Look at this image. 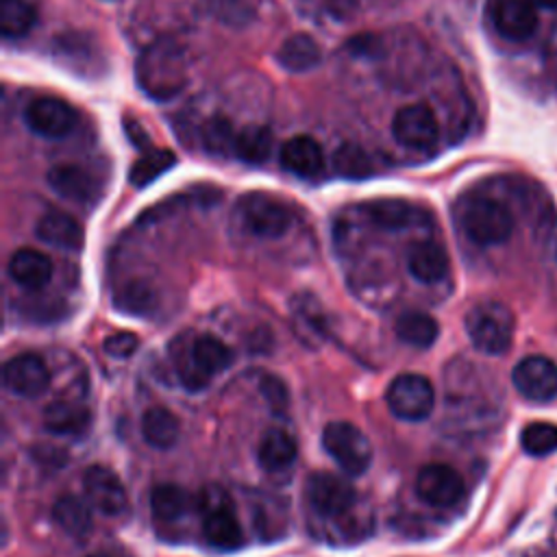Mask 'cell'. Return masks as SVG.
<instances>
[{
  "label": "cell",
  "mask_w": 557,
  "mask_h": 557,
  "mask_svg": "<svg viewBox=\"0 0 557 557\" xmlns=\"http://www.w3.org/2000/svg\"><path fill=\"white\" fill-rule=\"evenodd\" d=\"M135 78L148 98H174L187 83V57L183 46L172 37H159L148 44L135 63Z\"/></svg>",
  "instance_id": "6da1fadb"
},
{
  "label": "cell",
  "mask_w": 557,
  "mask_h": 557,
  "mask_svg": "<svg viewBox=\"0 0 557 557\" xmlns=\"http://www.w3.org/2000/svg\"><path fill=\"white\" fill-rule=\"evenodd\" d=\"M172 361L183 387L189 392H200L209 385L211 376L231 366L233 352L215 335L202 333L191 339H174Z\"/></svg>",
  "instance_id": "7a4b0ae2"
},
{
  "label": "cell",
  "mask_w": 557,
  "mask_h": 557,
  "mask_svg": "<svg viewBox=\"0 0 557 557\" xmlns=\"http://www.w3.org/2000/svg\"><path fill=\"white\" fill-rule=\"evenodd\" d=\"M455 220L463 235L479 246H496L513 233L511 209L487 194H466L455 205Z\"/></svg>",
  "instance_id": "3957f363"
},
{
  "label": "cell",
  "mask_w": 557,
  "mask_h": 557,
  "mask_svg": "<svg viewBox=\"0 0 557 557\" xmlns=\"http://www.w3.org/2000/svg\"><path fill=\"white\" fill-rule=\"evenodd\" d=\"M305 498L315 516L331 524H352L366 531V522L359 520L357 490L348 479L333 472H313L305 483Z\"/></svg>",
  "instance_id": "277c9868"
},
{
  "label": "cell",
  "mask_w": 557,
  "mask_h": 557,
  "mask_svg": "<svg viewBox=\"0 0 557 557\" xmlns=\"http://www.w3.org/2000/svg\"><path fill=\"white\" fill-rule=\"evenodd\" d=\"M472 346L485 355H503L513 339V313L500 300H481L472 305L463 320Z\"/></svg>",
  "instance_id": "5b68a950"
},
{
  "label": "cell",
  "mask_w": 557,
  "mask_h": 557,
  "mask_svg": "<svg viewBox=\"0 0 557 557\" xmlns=\"http://www.w3.org/2000/svg\"><path fill=\"white\" fill-rule=\"evenodd\" d=\"M200 518H202V533L209 544L218 548H237L244 542V531L233 509L231 496L218 487L209 485L200 492L196 503Z\"/></svg>",
  "instance_id": "8992f818"
},
{
  "label": "cell",
  "mask_w": 557,
  "mask_h": 557,
  "mask_svg": "<svg viewBox=\"0 0 557 557\" xmlns=\"http://www.w3.org/2000/svg\"><path fill=\"white\" fill-rule=\"evenodd\" d=\"M322 446L348 476L363 474L372 463L370 440L350 422L337 420L326 424L322 431Z\"/></svg>",
  "instance_id": "52a82bcc"
},
{
  "label": "cell",
  "mask_w": 557,
  "mask_h": 557,
  "mask_svg": "<svg viewBox=\"0 0 557 557\" xmlns=\"http://www.w3.org/2000/svg\"><path fill=\"white\" fill-rule=\"evenodd\" d=\"M235 211L242 226L263 239L281 237L292 226V211L287 205L263 191H250L242 196Z\"/></svg>",
  "instance_id": "ba28073f"
},
{
  "label": "cell",
  "mask_w": 557,
  "mask_h": 557,
  "mask_svg": "<svg viewBox=\"0 0 557 557\" xmlns=\"http://www.w3.org/2000/svg\"><path fill=\"white\" fill-rule=\"evenodd\" d=\"M385 400L389 411L396 418L407 422H418L433 411L435 389L426 376L416 372H405L389 383L385 392Z\"/></svg>",
  "instance_id": "9c48e42d"
},
{
  "label": "cell",
  "mask_w": 557,
  "mask_h": 557,
  "mask_svg": "<svg viewBox=\"0 0 557 557\" xmlns=\"http://www.w3.org/2000/svg\"><path fill=\"white\" fill-rule=\"evenodd\" d=\"M76 109L54 96H39L24 109V124L30 133L44 139L67 137L76 128Z\"/></svg>",
  "instance_id": "30bf717a"
},
{
  "label": "cell",
  "mask_w": 557,
  "mask_h": 557,
  "mask_svg": "<svg viewBox=\"0 0 557 557\" xmlns=\"http://www.w3.org/2000/svg\"><path fill=\"white\" fill-rule=\"evenodd\" d=\"M516 392L531 403H550L557 398V363L544 355L522 357L511 370Z\"/></svg>",
  "instance_id": "8fae6325"
},
{
  "label": "cell",
  "mask_w": 557,
  "mask_h": 557,
  "mask_svg": "<svg viewBox=\"0 0 557 557\" xmlns=\"http://www.w3.org/2000/svg\"><path fill=\"white\" fill-rule=\"evenodd\" d=\"M392 133L398 144L409 150H429L440 137L435 113L426 104H407L396 111Z\"/></svg>",
  "instance_id": "7c38bea8"
},
{
  "label": "cell",
  "mask_w": 557,
  "mask_h": 557,
  "mask_svg": "<svg viewBox=\"0 0 557 557\" xmlns=\"http://www.w3.org/2000/svg\"><path fill=\"white\" fill-rule=\"evenodd\" d=\"M83 492L89 505L104 516H122L128 509L126 487L107 466H89L83 474Z\"/></svg>",
  "instance_id": "4fadbf2b"
},
{
  "label": "cell",
  "mask_w": 557,
  "mask_h": 557,
  "mask_svg": "<svg viewBox=\"0 0 557 557\" xmlns=\"http://www.w3.org/2000/svg\"><path fill=\"white\" fill-rule=\"evenodd\" d=\"M2 383L15 396L35 398L48 389L50 368L39 355L22 352L4 363Z\"/></svg>",
  "instance_id": "5bb4252c"
},
{
  "label": "cell",
  "mask_w": 557,
  "mask_h": 557,
  "mask_svg": "<svg viewBox=\"0 0 557 557\" xmlns=\"http://www.w3.org/2000/svg\"><path fill=\"white\" fill-rule=\"evenodd\" d=\"M416 494L431 507H453L463 496V479L446 463H429L416 476Z\"/></svg>",
  "instance_id": "9a60e30c"
},
{
  "label": "cell",
  "mask_w": 557,
  "mask_h": 557,
  "mask_svg": "<svg viewBox=\"0 0 557 557\" xmlns=\"http://www.w3.org/2000/svg\"><path fill=\"white\" fill-rule=\"evenodd\" d=\"M490 17L498 35L511 41L529 39L537 28V13L529 0H494Z\"/></svg>",
  "instance_id": "2e32d148"
},
{
  "label": "cell",
  "mask_w": 557,
  "mask_h": 557,
  "mask_svg": "<svg viewBox=\"0 0 557 557\" xmlns=\"http://www.w3.org/2000/svg\"><path fill=\"white\" fill-rule=\"evenodd\" d=\"M278 161L283 170L300 178H318L326 168L322 146L309 135L289 137L278 150Z\"/></svg>",
  "instance_id": "e0dca14e"
},
{
  "label": "cell",
  "mask_w": 557,
  "mask_h": 557,
  "mask_svg": "<svg viewBox=\"0 0 557 557\" xmlns=\"http://www.w3.org/2000/svg\"><path fill=\"white\" fill-rule=\"evenodd\" d=\"M48 185L67 200L74 202H91L100 196L98 178L74 163H59L48 172Z\"/></svg>",
  "instance_id": "ac0fdd59"
},
{
  "label": "cell",
  "mask_w": 557,
  "mask_h": 557,
  "mask_svg": "<svg viewBox=\"0 0 557 557\" xmlns=\"http://www.w3.org/2000/svg\"><path fill=\"white\" fill-rule=\"evenodd\" d=\"M407 270L420 283H437L448 274V252L431 239L413 242L407 248Z\"/></svg>",
  "instance_id": "d6986e66"
},
{
  "label": "cell",
  "mask_w": 557,
  "mask_h": 557,
  "mask_svg": "<svg viewBox=\"0 0 557 557\" xmlns=\"http://www.w3.org/2000/svg\"><path fill=\"white\" fill-rule=\"evenodd\" d=\"M35 233L41 242L63 250H81L85 242L83 226L65 211L44 213L35 226Z\"/></svg>",
  "instance_id": "ffe728a7"
},
{
  "label": "cell",
  "mask_w": 557,
  "mask_h": 557,
  "mask_svg": "<svg viewBox=\"0 0 557 557\" xmlns=\"http://www.w3.org/2000/svg\"><path fill=\"white\" fill-rule=\"evenodd\" d=\"M363 213L368 220L385 231H400L411 224H418L422 218V211L413 207L407 200L400 198H379L363 207Z\"/></svg>",
  "instance_id": "44dd1931"
},
{
  "label": "cell",
  "mask_w": 557,
  "mask_h": 557,
  "mask_svg": "<svg viewBox=\"0 0 557 557\" xmlns=\"http://www.w3.org/2000/svg\"><path fill=\"white\" fill-rule=\"evenodd\" d=\"M9 276L26 289H39L52 276V261L35 248H20L9 259Z\"/></svg>",
  "instance_id": "7402d4cb"
},
{
  "label": "cell",
  "mask_w": 557,
  "mask_h": 557,
  "mask_svg": "<svg viewBox=\"0 0 557 557\" xmlns=\"http://www.w3.org/2000/svg\"><path fill=\"white\" fill-rule=\"evenodd\" d=\"M91 411L72 400H57L44 411V426L54 435H81L89 429Z\"/></svg>",
  "instance_id": "603a6c76"
},
{
  "label": "cell",
  "mask_w": 557,
  "mask_h": 557,
  "mask_svg": "<svg viewBox=\"0 0 557 557\" xmlns=\"http://www.w3.org/2000/svg\"><path fill=\"white\" fill-rule=\"evenodd\" d=\"M276 61L287 72H309L322 61V48L311 35L294 33L276 50Z\"/></svg>",
  "instance_id": "cb8c5ba5"
},
{
  "label": "cell",
  "mask_w": 557,
  "mask_h": 557,
  "mask_svg": "<svg viewBox=\"0 0 557 557\" xmlns=\"http://www.w3.org/2000/svg\"><path fill=\"white\" fill-rule=\"evenodd\" d=\"M296 453V440L287 431L270 429L259 442L257 459L265 472H283L294 463Z\"/></svg>",
  "instance_id": "d4e9b609"
},
{
  "label": "cell",
  "mask_w": 557,
  "mask_h": 557,
  "mask_svg": "<svg viewBox=\"0 0 557 557\" xmlns=\"http://www.w3.org/2000/svg\"><path fill=\"white\" fill-rule=\"evenodd\" d=\"M150 509L157 520L172 524L189 516V511L194 509V500L187 490L172 483H163L152 490Z\"/></svg>",
  "instance_id": "484cf974"
},
{
  "label": "cell",
  "mask_w": 557,
  "mask_h": 557,
  "mask_svg": "<svg viewBox=\"0 0 557 557\" xmlns=\"http://www.w3.org/2000/svg\"><path fill=\"white\" fill-rule=\"evenodd\" d=\"M274 150V135L268 126L261 124H250L246 128H242L235 137V146H233V154L250 165H261L270 159Z\"/></svg>",
  "instance_id": "4316f807"
},
{
  "label": "cell",
  "mask_w": 557,
  "mask_h": 557,
  "mask_svg": "<svg viewBox=\"0 0 557 557\" xmlns=\"http://www.w3.org/2000/svg\"><path fill=\"white\" fill-rule=\"evenodd\" d=\"M178 433H181L178 420L165 407H150L141 416V435L152 448H159V450L172 448L178 440Z\"/></svg>",
  "instance_id": "83f0119b"
},
{
  "label": "cell",
  "mask_w": 557,
  "mask_h": 557,
  "mask_svg": "<svg viewBox=\"0 0 557 557\" xmlns=\"http://www.w3.org/2000/svg\"><path fill=\"white\" fill-rule=\"evenodd\" d=\"M89 500L72 496V494H63L57 498V503L52 505V518L54 522L70 535L74 537H83L89 533L91 529V509L87 505Z\"/></svg>",
  "instance_id": "f1b7e54d"
},
{
  "label": "cell",
  "mask_w": 557,
  "mask_h": 557,
  "mask_svg": "<svg viewBox=\"0 0 557 557\" xmlns=\"http://www.w3.org/2000/svg\"><path fill=\"white\" fill-rule=\"evenodd\" d=\"M394 331L400 342H405L413 348H429L431 344H435V339L440 335V324L429 313L407 311L396 320Z\"/></svg>",
  "instance_id": "f546056e"
},
{
  "label": "cell",
  "mask_w": 557,
  "mask_h": 557,
  "mask_svg": "<svg viewBox=\"0 0 557 557\" xmlns=\"http://www.w3.org/2000/svg\"><path fill=\"white\" fill-rule=\"evenodd\" d=\"M174 163H176V157L172 150L148 146L131 165L128 181L133 187H146L152 181H157L161 174H165Z\"/></svg>",
  "instance_id": "4dcf8cb0"
},
{
  "label": "cell",
  "mask_w": 557,
  "mask_h": 557,
  "mask_svg": "<svg viewBox=\"0 0 557 557\" xmlns=\"http://www.w3.org/2000/svg\"><path fill=\"white\" fill-rule=\"evenodd\" d=\"M37 22V11L28 0H2L0 30L7 39L24 37Z\"/></svg>",
  "instance_id": "1f68e13d"
},
{
  "label": "cell",
  "mask_w": 557,
  "mask_h": 557,
  "mask_svg": "<svg viewBox=\"0 0 557 557\" xmlns=\"http://www.w3.org/2000/svg\"><path fill=\"white\" fill-rule=\"evenodd\" d=\"M200 9L231 28H244L255 20V9L248 0H198Z\"/></svg>",
  "instance_id": "d6a6232c"
},
{
  "label": "cell",
  "mask_w": 557,
  "mask_h": 557,
  "mask_svg": "<svg viewBox=\"0 0 557 557\" xmlns=\"http://www.w3.org/2000/svg\"><path fill=\"white\" fill-rule=\"evenodd\" d=\"M235 128L226 115L213 113L200 126V144L211 154H226L233 152L235 146Z\"/></svg>",
  "instance_id": "836d02e7"
},
{
  "label": "cell",
  "mask_w": 557,
  "mask_h": 557,
  "mask_svg": "<svg viewBox=\"0 0 557 557\" xmlns=\"http://www.w3.org/2000/svg\"><path fill=\"white\" fill-rule=\"evenodd\" d=\"M333 170L344 178H368L374 172L372 157L359 144H342L333 152Z\"/></svg>",
  "instance_id": "e575fe53"
},
{
  "label": "cell",
  "mask_w": 557,
  "mask_h": 557,
  "mask_svg": "<svg viewBox=\"0 0 557 557\" xmlns=\"http://www.w3.org/2000/svg\"><path fill=\"white\" fill-rule=\"evenodd\" d=\"M520 446L531 457H546L557 450V424L529 422L520 433Z\"/></svg>",
  "instance_id": "d590c367"
},
{
  "label": "cell",
  "mask_w": 557,
  "mask_h": 557,
  "mask_svg": "<svg viewBox=\"0 0 557 557\" xmlns=\"http://www.w3.org/2000/svg\"><path fill=\"white\" fill-rule=\"evenodd\" d=\"M139 346V339L135 333H128V331H120V333H113L109 335L104 342H102V348L104 352L111 357V359H128Z\"/></svg>",
  "instance_id": "8d00e7d4"
},
{
  "label": "cell",
  "mask_w": 557,
  "mask_h": 557,
  "mask_svg": "<svg viewBox=\"0 0 557 557\" xmlns=\"http://www.w3.org/2000/svg\"><path fill=\"white\" fill-rule=\"evenodd\" d=\"M261 392L265 396V400L270 403L272 411L274 413H283L287 409V403H289V394H287V387L281 379L276 376H263L261 381Z\"/></svg>",
  "instance_id": "74e56055"
},
{
  "label": "cell",
  "mask_w": 557,
  "mask_h": 557,
  "mask_svg": "<svg viewBox=\"0 0 557 557\" xmlns=\"http://www.w3.org/2000/svg\"><path fill=\"white\" fill-rule=\"evenodd\" d=\"M350 4H355V2H352V0H329V2H326V7H329V11H331V13H335V11H337V7H342L344 17L350 13Z\"/></svg>",
  "instance_id": "f35d334b"
},
{
  "label": "cell",
  "mask_w": 557,
  "mask_h": 557,
  "mask_svg": "<svg viewBox=\"0 0 557 557\" xmlns=\"http://www.w3.org/2000/svg\"><path fill=\"white\" fill-rule=\"evenodd\" d=\"M533 7H542V9H555L557 0H529Z\"/></svg>",
  "instance_id": "ab89813d"
},
{
  "label": "cell",
  "mask_w": 557,
  "mask_h": 557,
  "mask_svg": "<svg viewBox=\"0 0 557 557\" xmlns=\"http://www.w3.org/2000/svg\"><path fill=\"white\" fill-rule=\"evenodd\" d=\"M87 557H111V555H104V553H94V555H87Z\"/></svg>",
  "instance_id": "60d3db41"
},
{
  "label": "cell",
  "mask_w": 557,
  "mask_h": 557,
  "mask_svg": "<svg viewBox=\"0 0 557 557\" xmlns=\"http://www.w3.org/2000/svg\"><path fill=\"white\" fill-rule=\"evenodd\" d=\"M107 2H113V0H107Z\"/></svg>",
  "instance_id": "b9f144b4"
}]
</instances>
